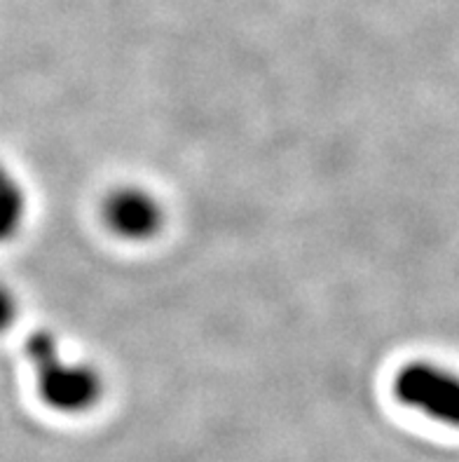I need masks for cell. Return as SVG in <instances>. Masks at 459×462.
<instances>
[{
  "label": "cell",
  "instance_id": "1",
  "mask_svg": "<svg viewBox=\"0 0 459 462\" xmlns=\"http://www.w3.org/2000/svg\"><path fill=\"white\" fill-rule=\"evenodd\" d=\"M26 355L35 369L38 393L47 406L61 413H82L101 397V381L89 366L66 364L59 357L57 340L38 331L26 340Z\"/></svg>",
  "mask_w": 459,
  "mask_h": 462
},
{
  "label": "cell",
  "instance_id": "2",
  "mask_svg": "<svg viewBox=\"0 0 459 462\" xmlns=\"http://www.w3.org/2000/svg\"><path fill=\"white\" fill-rule=\"evenodd\" d=\"M394 394L408 409L459 428V375L450 369L431 362L406 364L396 375Z\"/></svg>",
  "mask_w": 459,
  "mask_h": 462
},
{
  "label": "cell",
  "instance_id": "3",
  "mask_svg": "<svg viewBox=\"0 0 459 462\" xmlns=\"http://www.w3.org/2000/svg\"><path fill=\"white\" fill-rule=\"evenodd\" d=\"M106 221L117 235L129 240H143L160 228L162 211L151 195L141 190H120L106 202Z\"/></svg>",
  "mask_w": 459,
  "mask_h": 462
},
{
  "label": "cell",
  "instance_id": "4",
  "mask_svg": "<svg viewBox=\"0 0 459 462\" xmlns=\"http://www.w3.org/2000/svg\"><path fill=\"white\" fill-rule=\"evenodd\" d=\"M23 218V193L17 179L0 164V242L17 233Z\"/></svg>",
  "mask_w": 459,
  "mask_h": 462
},
{
  "label": "cell",
  "instance_id": "5",
  "mask_svg": "<svg viewBox=\"0 0 459 462\" xmlns=\"http://www.w3.org/2000/svg\"><path fill=\"white\" fill-rule=\"evenodd\" d=\"M14 315H17V305H14L12 293L0 287V331L14 322Z\"/></svg>",
  "mask_w": 459,
  "mask_h": 462
}]
</instances>
